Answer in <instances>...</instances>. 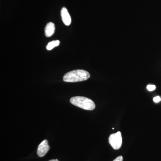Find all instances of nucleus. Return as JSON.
Listing matches in <instances>:
<instances>
[{"mask_svg": "<svg viewBox=\"0 0 161 161\" xmlns=\"http://www.w3.org/2000/svg\"><path fill=\"white\" fill-rule=\"evenodd\" d=\"M90 77L89 73L82 69H77L68 72L64 75V81L67 82H76L84 81Z\"/></svg>", "mask_w": 161, "mask_h": 161, "instance_id": "1", "label": "nucleus"}, {"mask_svg": "<svg viewBox=\"0 0 161 161\" xmlns=\"http://www.w3.org/2000/svg\"><path fill=\"white\" fill-rule=\"evenodd\" d=\"M70 102L72 104L83 109L84 110L92 111L95 109V103L90 98L82 96H75L71 98Z\"/></svg>", "mask_w": 161, "mask_h": 161, "instance_id": "2", "label": "nucleus"}, {"mask_svg": "<svg viewBox=\"0 0 161 161\" xmlns=\"http://www.w3.org/2000/svg\"><path fill=\"white\" fill-rule=\"evenodd\" d=\"M109 143L112 148L115 150L120 149L122 143L121 133L118 132L111 134L109 137Z\"/></svg>", "mask_w": 161, "mask_h": 161, "instance_id": "3", "label": "nucleus"}, {"mask_svg": "<svg viewBox=\"0 0 161 161\" xmlns=\"http://www.w3.org/2000/svg\"><path fill=\"white\" fill-rule=\"evenodd\" d=\"M49 149L48 142L46 140H44L38 146L37 151L38 155L40 157H43L47 153Z\"/></svg>", "mask_w": 161, "mask_h": 161, "instance_id": "4", "label": "nucleus"}, {"mask_svg": "<svg viewBox=\"0 0 161 161\" xmlns=\"http://www.w3.org/2000/svg\"><path fill=\"white\" fill-rule=\"evenodd\" d=\"M61 17L62 21L66 26H69L71 23V19L68 11L65 7H63L61 10Z\"/></svg>", "mask_w": 161, "mask_h": 161, "instance_id": "5", "label": "nucleus"}, {"mask_svg": "<svg viewBox=\"0 0 161 161\" xmlns=\"http://www.w3.org/2000/svg\"><path fill=\"white\" fill-rule=\"evenodd\" d=\"M55 26L54 24L52 22L47 23L45 28V34L47 37H51L54 33Z\"/></svg>", "mask_w": 161, "mask_h": 161, "instance_id": "6", "label": "nucleus"}, {"mask_svg": "<svg viewBox=\"0 0 161 161\" xmlns=\"http://www.w3.org/2000/svg\"><path fill=\"white\" fill-rule=\"evenodd\" d=\"M60 41L58 40H53L48 43L46 46V48L47 50H51L55 47L58 46L60 44Z\"/></svg>", "mask_w": 161, "mask_h": 161, "instance_id": "7", "label": "nucleus"}, {"mask_svg": "<svg viewBox=\"0 0 161 161\" xmlns=\"http://www.w3.org/2000/svg\"><path fill=\"white\" fill-rule=\"evenodd\" d=\"M147 90L150 92H152L155 90L156 86L155 85H149L147 86Z\"/></svg>", "mask_w": 161, "mask_h": 161, "instance_id": "8", "label": "nucleus"}, {"mask_svg": "<svg viewBox=\"0 0 161 161\" xmlns=\"http://www.w3.org/2000/svg\"><path fill=\"white\" fill-rule=\"evenodd\" d=\"M153 100L154 102L158 103L160 101L161 98L159 96H156V97H155L153 98Z\"/></svg>", "mask_w": 161, "mask_h": 161, "instance_id": "9", "label": "nucleus"}, {"mask_svg": "<svg viewBox=\"0 0 161 161\" xmlns=\"http://www.w3.org/2000/svg\"><path fill=\"white\" fill-rule=\"evenodd\" d=\"M123 157L122 156H119L116 158L113 161H123Z\"/></svg>", "mask_w": 161, "mask_h": 161, "instance_id": "10", "label": "nucleus"}, {"mask_svg": "<svg viewBox=\"0 0 161 161\" xmlns=\"http://www.w3.org/2000/svg\"><path fill=\"white\" fill-rule=\"evenodd\" d=\"M49 161H58V159H53V160H50Z\"/></svg>", "mask_w": 161, "mask_h": 161, "instance_id": "11", "label": "nucleus"}, {"mask_svg": "<svg viewBox=\"0 0 161 161\" xmlns=\"http://www.w3.org/2000/svg\"><path fill=\"white\" fill-rule=\"evenodd\" d=\"M112 130H114V128H112Z\"/></svg>", "mask_w": 161, "mask_h": 161, "instance_id": "12", "label": "nucleus"}]
</instances>
